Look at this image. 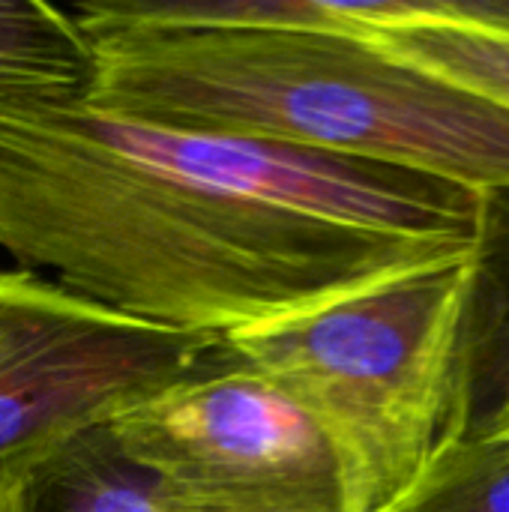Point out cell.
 Segmentation results:
<instances>
[{"mask_svg": "<svg viewBox=\"0 0 509 512\" xmlns=\"http://www.w3.org/2000/svg\"><path fill=\"white\" fill-rule=\"evenodd\" d=\"M21 279H24V270H0V309H3V303L15 294V288L21 285Z\"/></svg>", "mask_w": 509, "mask_h": 512, "instance_id": "8fae6325", "label": "cell"}, {"mask_svg": "<svg viewBox=\"0 0 509 512\" xmlns=\"http://www.w3.org/2000/svg\"><path fill=\"white\" fill-rule=\"evenodd\" d=\"M390 512H509V432L447 447Z\"/></svg>", "mask_w": 509, "mask_h": 512, "instance_id": "30bf717a", "label": "cell"}, {"mask_svg": "<svg viewBox=\"0 0 509 512\" xmlns=\"http://www.w3.org/2000/svg\"><path fill=\"white\" fill-rule=\"evenodd\" d=\"M372 42L509 111V0H417Z\"/></svg>", "mask_w": 509, "mask_h": 512, "instance_id": "ba28073f", "label": "cell"}, {"mask_svg": "<svg viewBox=\"0 0 509 512\" xmlns=\"http://www.w3.org/2000/svg\"><path fill=\"white\" fill-rule=\"evenodd\" d=\"M3 512H186L138 465L111 426L87 429L18 468Z\"/></svg>", "mask_w": 509, "mask_h": 512, "instance_id": "8992f818", "label": "cell"}, {"mask_svg": "<svg viewBox=\"0 0 509 512\" xmlns=\"http://www.w3.org/2000/svg\"><path fill=\"white\" fill-rule=\"evenodd\" d=\"M0 249L87 303L216 339L474 255L267 204L234 138L132 123L84 90L0 102Z\"/></svg>", "mask_w": 509, "mask_h": 512, "instance_id": "6da1fadb", "label": "cell"}, {"mask_svg": "<svg viewBox=\"0 0 509 512\" xmlns=\"http://www.w3.org/2000/svg\"><path fill=\"white\" fill-rule=\"evenodd\" d=\"M93 57L72 9L42 0H0V102L84 90Z\"/></svg>", "mask_w": 509, "mask_h": 512, "instance_id": "9c48e42d", "label": "cell"}, {"mask_svg": "<svg viewBox=\"0 0 509 512\" xmlns=\"http://www.w3.org/2000/svg\"><path fill=\"white\" fill-rule=\"evenodd\" d=\"M225 351V339L117 315L24 270L0 309V477L111 426Z\"/></svg>", "mask_w": 509, "mask_h": 512, "instance_id": "277c9868", "label": "cell"}, {"mask_svg": "<svg viewBox=\"0 0 509 512\" xmlns=\"http://www.w3.org/2000/svg\"><path fill=\"white\" fill-rule=\"evenodd\" d=\"M69 9L93 57L84 93L105 114L417 171L474 192L509 186L507 108L372 39L171 24L135 0Z\"/></svg>", "mask_w": 509, "mask_h": 512, "instance_id": "7a4b0ae2", "label": "cell"}, {"mask_svg": "<svg viewBox=\"0 0 509 512\" xmlns=\"http://www.w3.org/2000/svg\"><path fill=\"white\" fill-rule=\"evenodd\" d=\"M3 483H6V477H0V512H3Z\"/></svg>", "mask_w": 509, "mask_h": 512, "instance_id": "7c38bea8", "label": "cell"}, {"mask_svg": "<svg viewBox=\"0 0 509 512\" xmlns=\"http://www.w3.org/2000/svg\"><path fill=\"white\" fill-rule=\"evenodd\" d=\"M509 432V186L483 192L465 315L462 438Z\"/></svg>", "mask_w": 509, "mask_h": 512, "instance_id": "52a82bcc", "label": "cell"}, {"mask_svg": "<svg viewBox=\"0 0 509 512\" xmlns=\"http://www.w3.org/2000/svg\"><path fill=\"white\" fill-rule=\"evenodd\" d=\"M474 255L225 339L327 438L345 512H390L462 441Z\"/></svg>", "mask_w": 509, "mask_h": 512, "instance_id": "3957f363", "label": "cell"}, {"mask_svg": "<svg viewBox=\"0 0 509 512\" xmlns=\"http://www.w3.org/2000/svg\"><path fill=\"white\" fill-rule=\"evenodd\" d=\"M111 429L186 512H345L321 429L231 345Z\"/></svg>", "mask_w": 509, "mask_h": 512, "instance_id": "5b68a950", "label": "cell"}]
</instances>
